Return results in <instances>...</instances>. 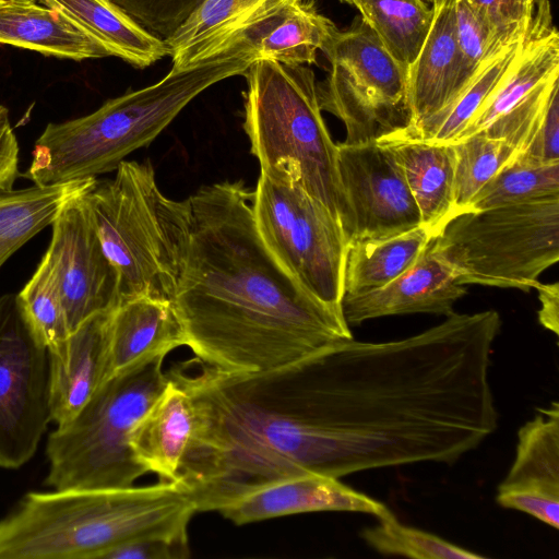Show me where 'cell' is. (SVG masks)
Here are the masks:
<instances>
[{
  "instance_id": "cell-1",
  "label": "cell",
  "mask_w": 559,
  "mask_h": 559,
  "mask_svg": "<svg viewBox=\"0 0 559 559\" xmlns=\"http://www.w3.org/2000/svg\"><path fill=\"white\" fill-rule=\"evenodd\" d=\"M241 181L200 188L174 306L186 345L225 374L275 370L353 337L343 312L310 296L276 261Z\"/></svg>"
},
{
  "instance_id": "cell-2",
  "label": "cell",
  "mask_w": 559,
  "mask_h": 559,
  "mask_svg": "<svg viewBox=\"0 0 559 559\" xmlns=\"http://www.w3.org/2000/svg\"><path fill=\"white\" fill-rule=\"evenodd\" d=\"M195 512L180 481L28 492L0 520V559H102L132 539L188 526Z\"/></svg>"
},
{
  "instance_id": "cell-3",
  "label": "cell",
  "mask_w": 559,
  "mask_h": 559,
  "mask_svg": "<svg viewBox=\"0 0 559 559\" xmlns=\"http://www.w3.org/2000/svg\"><path fill=\"white\" fill-rule=\"evenodd\" d=\"M255 61L235 45L162 80L108 99L90 115L48 123L36 140L24 175L35 185L96 178L116 170L133 151L150 144L199 94Z\"/></svg>"
},
{
  "instance_id": "cell-4",
  "label": "cell",
  "mask_w": 559,
  "mask_h": 559,
  "mask_svg": "<svg viewBox=\"0 0 559 559\" xmlns=\"http://www.w3.org/2000/svg\"><path fill=\"white\" fill-rule=\"evenodd\" d=\"M243 129L262 171L290 176L342 225L348 242L352 219L332 141L309 66L253 61L243 73Z\"/></svg>"
},
{
  "instance_id": "cell-5",
  "label": "cell",
  "mask_w": 559,
  "mask_h": 559,
  "mask_svg": "<svg viewBox=\"0 0 559 559\" xmlns=\"http://www.w3.org/2000/svg\"><path fill=\"white\" fill-rule=\"evenodd\" d=\"M85 199L118 274L119 304L140 296L173 301L188 245V200L165 197L148 160H123Z\"/></svg>"
},
{
  "instance_id": "cell-6",
  "label": "cell",
  "mask_w": 559,
  "mask_h": 559,
  "mask_svg": "<svg viewBox=\"0 0 559 559\" xmlns=\"http://www.w3.org/2000/svg\"><path fill=\"white\" fill-rule=\"evenodd\" d=\"M166 355L147 358L105 380L70 421L49 435L45 480L55 490L127 488L147 472L135 461L130 433L168 381Z\"/></svg>"
},
{
  "instance_id": "cell-7",
  "label": "cell",
  "mask_w": 559,
  "mask_h": 559,
  "mask_svg": "<svg viewBox=\"0 0 559 559\" xmlns=\"http://www.w3.org/2000/svg\"><path fill=\"white\" fill-rule=\"evenodd\" d=\"M436 237L460 284L528 292L559 260V194L459 213Z\"/></svg>"
},
{
  "instance_id": "cell-8",
  "label": "cell",
  "mask_w": 559,
  "mask_h": 559,
  "mask_svg": "<svg viewBox=\"0 0 559 559\" xmlns=\"http://www.w3.org/2000/svg\"><path fill=\"white\" fill-rule=\"evenodd\" d=\"M321 51L330 70L317 83L319 105L344 123V143L380 141L413 128L408 69L388 52L360 16L348 28H337Z\"/></svg>"
},
{
  "instance_id": "cell-9",
  "label": "cell",
  "mask_w": 559,
  "mask_h": 559,
  "mask_svg": "<svg viewBox=\"0 0 559 559\" xmlns=\"http://www.w3.org/2000/svg\"><path fill=\"white\" fill-rule=\"evenodd\" d=\"M251 203L258 231L281 266L314 299L343 312L348 239L338 221L281 173L261 170Z\"/></svg>"
},
{
  "instance_id": "cell-10",
  "label": "cell",
  "mask_w": 559,
  "mask_h": 559,
  "mask_svg": "<svg viewBox=\"0 0 559 559\" xmlns=\"http://www.w3.org/2000/svg\"><path fill=\"white\" fill-rule=\"evenodd\" d=\"M51 421L49 350L17 294L0 297V467L31 460Z\"/></svg>"
},
{
  "instance_id": "cell-11",
  "label": "cell",
  "mask_w": 559,
  "mask_h": 559,
  "mask_svg": "<svg viewBox=\"0 0 559 559\" xmlns=\"http://www.w3.org/2000/svg\"><path fill=\"white\" fill-rule=\"evenodd\" d=\"M337 170L350 219V240L382 239L421 225L403 171L380 141L337 144Z\"/></svg>"
},
{
  "instance_id": "cell-12",
  "label": "cell",
  "mask_w": 559,
  "mask_h": 559,
  "mask_svg": "<svg viewBox=\"0 0 559 559\" xmlns=\"http://www.w3.org/2000/svg\"><path fill=\"white\" fill-rule=\"evenodd\" d=\"M86 193L71 200L55 219L46 251L57 272L70 333L119 304L118 274L100 243Z\"/></svg>"
},
{
  "instance_id": "cell-13",
  "label": "cell",
  "mask_w": 559,
  "mask_h": 559,
  "mask_svg": "<svg viewBox=\"0 0 559 559\" xmlns=\"http://www.w3.org/2000/svg\"><path fill=\"white\" fill-rule=\"evenodd\" d=\"M499 506L559 526V404L538 408L518 432L514 460L497 488Z\"/></svg>"
},
{
  "instance_id": "cell-14",
  "label": "cell",
  "mask_w": 559,
  "mask_h": 559,
  "mask_svg": "<svg viewBox=\"0 0 559 559\" xmlns=\"http://www.w3.org/2000/svg\"><path fill=\"white\" fill-rule=\"evenodd\" d=\"M319 511L358 512L377 519L391 512L382 502L348 487L340 478L316 473L255 485L217 509L236 525Z\"/></svg>"
},
{
  "instance_id": "cell-15",
  "label": "cell",
  "mask_w": 559,
  "mask_h": 559,
  "mask_svg": "<svg viewBox=\"0 0 559 559\" xmlns=\"http://www.w3.org/2000/svg\"><path fill=\"white\" fill-rule=\"evenodd\" d=\"M436 235L415 264L399 277L378 289L343 297L342 311L349 326L388 316L447 317L454 312L453 306L466 294V288L442 255Z\"/></svg>"
},
{
  "instance_id": "cell-16",
  "label": "cell",
  "mask_w": 559,
  "mask_h": 559,
  "mask_svg": "<svg viewBox=\"0 0 559 559\" xmlns=\"http://www.w3.org/2000/svg\"><path fill=\"white\" fill-rule=\"evenodd\" d=\"M454 3L455 0H439L432 4L430 31L408 68V94L414 117L409 131L449 106L467 85L455 34Z\"/></svg>"
},
{
  "instance_id": "cell-17",
  "label": "cell",
  "mask_w": 559,
  "mask_h": 559,
  "mask_svg": "<svg viewBox=\"0 0 559 559\" xmlns=\"http://www.w3.org/2000/svg\"><path fill=\"white\" fill-rule=\"evenodd\" d=\"M168 381L130 433L135 461L159 480L176 481L188 451L194 412L187 389L168 371Z\"/></svg>"
},
{
  "instance_id": "cell-18",
  "label": "cell",
  "mask_w": 559,
  "mask_h": 559,
  "mask_svg": "<svg viewBox=\"0 0 559 559\" xmlns=\"http://www.w3.org/2000/svg\"><path fill=\"white\" fill-rule=\"evenodd\" d=\"M111 312L96 313L70 333L62 362L50 359L51 420L57 425L75 417L108 379Z\"/></svg>"
},
{
  "instance_id": "cell-19",
  "label": "cell",
  "mask_w": 559,
  "mask_h": 559,
  "mask_svg": "<svg viewBox=\"0 0 559 559\" xmlns=\"http://www.w3.org/2000/svg\"><path fill=\"white\" fill-rule=\"evenodd\" d=\"M185 345L182 324L171 300L148 296L126 300L111 312L108 378Z\"/></svg>"
},
{
  "instance_id": "cell-20",
  "label": "cell",
  "mask_w": 559,
  "mask_h": 559,
  "mask_svg": "<svg viewBox=\"0 0 559 559\" xmlns=\"http://www.w3.org/2000/svg\"><path fill=\"white\" fill-rule=\"evenodd\" d=\"M336 29L330 19L317 11L313 1L292 0L246 28L231 47L240 46L254 60L310 66Z\"/></svg>"
},
{
  "instance_id": "cell-21",
  "label": "cell",
  "mask_w": 559,
  "mask_h": 559,
  "mask_svg": "<svg viewBox=\"0 0 559 559\" xmlns=\"http://www.w3.org/2000/svg\"><path fill=\"white\" fill-rule=\"evenodd\" d=\"M288 1L292 0H205L164 41L171 69L188 68L226 51L246 28Z\"/></svg>"
},
{
  "instance_id": "cell-22",
  "label": "cell",
  "mask_w": 559,
  "mask_h": 559,
  "mask_svg": "<svg viewBox=\"0 0 559 559\" xmlns=\"http://www.w3.org/2000/svg\"><path fill=\"white\" fill-rule=\"evenodd\" d=\"M400 165L421 225L436 234L454 215L455 151L452 143L396 135L380 140Z\"/></svg>"
},
{
  "instance_id": "cell-23",
  "label": "cell",
  "mask_w": 559,
  "mask_h": 559,
  "mask_svg": "<svg viewBox=\"0 0 559 559\" xmlns=\"http://www.w3.org/2000/svg\"><path fill=\"white\" fill-rule=\"evenodd\" d=\"M0 44L74 61L109 56L64 14L37 0H0Z\"/></svg>"
},
{
  "instance_id": "cell-24",
  "label": "cell",
  "mask_w": 559,
  "mask_h": 559,
  "mask_svg": "<svg viewBox=\"0 0 559 559\" xmlns=\"http://www.w3.org/2000/svg\"><path fill=\"white\" fill-rule=\"evenodd\" d=\"M37 1L64 14L106 48L109 56L135 68L144 69L167 55L163 40L138 26L109 0Z\"/></svg>"
},
{
  "instance_id": "cell-25",
  "label": "cell",
  "mask_w": 559,
  "mask_h": 559,
  "mask_svg": "<svg viewBox=\"0 0 559 559\" xmlns=\"http://www.w3.org/2000/svg\"><path fill=\"white\" fill-rule=\"evenodd\" d=\"M96 178L0 190V267L31 238L52 225L63 207L90 191Z\"/></svg>"
},
{
  "instance_id": "cell-26",
  "label": "cell",
  "mask_w": 559,
  "mask_h": 559,
  "mask_svg": "<svg viewBox=\"0 0 559 559\" xmlns=\"http://www.w3.org/2000/svg\"><path fill=\"white\" fill-rule=\"evenodd\" d=\"M435 235L420 225L388 238L349 241L344 264V296L378 289L399 277L415 264Z\"/></svg>"
},
{
  "instance_id": "cell-27",
  "label": "cell",
  "mask_w": 559,
  "mask_h": 559,
  "mask_svg": "<svg viewBox=\"0 0 559 559\" xmlns=\"http://www.w3.org/2000/svg\"><path fill=\"white\" fill-rule=\"evenodd\" d=\"M525 34L504 45L488 58L449 106L419 123L412 131L400 135L429 142H455L515 57Z\"/></svg>"
},
{
  "instance_id": "cell-28",
  "label": "cell",
  "mask_w": 559,
  "mask_h": 559,
  "mask_svg": "<svg viewBox=\"0 0 559 559\" xmlns=\"http://www.w3.org/2000/svg\"><path fill=\"white\" fill-rule=\"evenodd\" d=\"M388 52L406 69L431 27L433 8L425 0H350Z\"/></svg>"
},
{
  "instance_id": "cell-29",
  "label": "cell",
  "mask_w": 559,
  "mask_h": 559,
  "mask_svg": "<svg viewBox=\"0 0 559 559\" xmlns=\"http://www.w3.org/2000/svg\"><path fill=\"white\" fill-rule=\"evenodd\" d=\"M17 296L32 325L47 346L50 359L62 362L70 330L57 272L47 252Z\"/></svg>"
},
{
  "instance_id": "cell-30",
  "label": "cell",
  "mask_w": 559,
  "mask_h": 559,
  "mask_svg": "<svg viewBox=\"0 0 559 559\" xmlns=\"http://www.w3.org/2000/svg\"><path fill=\"white\" fill-rule=\"evenodd\" d=\"M559 194V163L516 155L474 197L469 210H483Z\"/></svg>"
},
{
  "instance_id": "cell-31",
  "label": "cell",
  "mask_w": 559,
  "mask_h": 559,
  "mask_svg": "<svg viewBox=\"0 0 559 559\" xmlns=\"http://www.w3.org/2000/svg\"><path fill=\"white\" fill-rule=\"evenodd\" d=\"M455 151L456 214L468 210L478 191L518 153L506 141L476 132L452 143Z\"/></svg>"
},
{
  "instance_id": "cell-32",
  "label": "cell",
  "mask_w": 559,
  "mask_h": 559,
  "mask_svg": "<svg viewBox=\"0 0 559 559\" xmlns=\"http://www.w3.org/2000/svg\"><path fill=\"white\" fill-rule=\"evenodd\" d=\"M377 520L378 524L362 530L360 536L382 555L416 559L484 558L435 534L402 524L392 512Z\"/></svg>"
},
{
  "instance_id": "cell-33",
  "label": "cell",
  "mask_w": 559,
  "mask_h": 559,
  "mask_svg": "<svg viewBox=\"0 0 559 559\" xmlns=\"http://www.w3.org/2000/svg\"><path fill=\"white\" fill-rule=\"evenodd\" d=\"M454 23L463 73L467 84L488 58L504 45L523 36L512 39L499 37L489 22L469 0H455Z\"/></svg>"
},
{
  "instance_id": "cell-34",
  "label": "cell",
  "mask_w": 559,
  "mask_h": 559,
  "mask_svg": "<svg viewBox=\"0 0 559 559\" xmlns=\"http://www.w3.org/2000/svg\"><path fill=\"white\" fill-rule=\"evenodd\" d=\"M138 26L166 41L205 0H109Z\"/></svg>"
},
{
  "instance_id": "cell-35",
  "label": "cell",
  "mask_w": 559,
  "mask_h": 559,
  "mask_svg": "<svg viewBox=\"0 0 559 559\" xmlns=\"http://www.w3.org/2000/svg\"><path fill=\"white\" fill-rule=\"evenodd\" d=\"M189 556L188 526H181L116 546L102 559H185Z\"/></svg>"
},
{
  "instance_id": "cell-36",
  "label": "cell",
  "mask_w": 559,
  "mask_h": 559,
  "mask_svg": "<svg viewBox=\"0 0 559 559\" xmlns=\"http://www.w3.org/2000/svg\"><path fill=\"white\" fill-rule=\"evenodd\" d=\"M556 90L525 146L518 152L539 163H559V95Z\"/></svg>"
},
{
  "instance_id": "cell-37",
  "label": "cell",
  "mask_w": 559,
  "mask_h": 559,
  "mask_svg": "<svg viewBox=\"0 0 559 559\" xmlns=\"http://www.w3.org/2000/svg\"><path fill=\"white\" fill-rule=\"evenodd\" d=\"M469 1L485 16L497 35L503 39H512L524 35L534 15V13L525 12L513 0Z\"/></svg>"
},
{
  "instance_id": "cell-38",
  "label": "cell",
  "mask_w": 559,
  "mask_h": 559,
  "mask_svg": "<svg viewBox=\"0 0 559 559\" xmlns=\"http://www.w3.org/2000/svg\"><path fill=\"white\" fill-rule=\"evenodd\" d=\"M20 146L9 109L0 105V190L13 189L19 176Z\"/></svg>"
},
{
  "instance_id": "cell-39",
  "label": "cell",
  "mask_w": 559,
  "mask_h": 559,
  "mask_svg": "<svg viewBox=\"0 0 559 559\" xmlns=\"http://www.w3.org/2000/svg\"><path fill=\"white\" fill-rule=\"evenodd\" d=\"M535 288L538 292L540 309L538 321L547 330L556 335L559 334V284L537 283Z\"/></svg>"
},
{
  "instance_id": "cell-40",
  "label": "cell",
  "mask_w": 559,
  "mask_h": 559,
  "mask_svg": "<svg viewBox=\"0 0 559 559\" xmlns=\"http://www.w3.org/2000/svg\"><path fill=\"white\" fill-rule=\"evenodd\" d=\"M519 7H521L525 12L533 14L537 3L540 0H513Z\"/></svg>"
},
{
  "instance_id": "cell-41",
  "label": "cell",
  "mask_w": 559,
  "mask_h": 559,
  "mask_svg": "<svg viewBox=\"0 0 559 559\" xmlns=\"http://www.w3.org/2000/svg\"><path fill=\"white\" fill-rule=\"evenodd\" d=\"M425 1L430 2L431 4H433V3L438 2L439 0H425Z\"/></svg>"
},
{
  "instance_id": "cell-42",
  "label": "cell",
  "mask_w": 559,
  "mask_h": 559,
  "mask_svg": "<svg viewBox=\"0 0 559 559\" xmlns=\"http://www.w3.org/2000/svg\"><path fill=\"white\" fill-rule=\"evenodd\" d=\"M343 2H346V3H349L350 4V0H341Z\"/></svg>"
}]
</instances>
